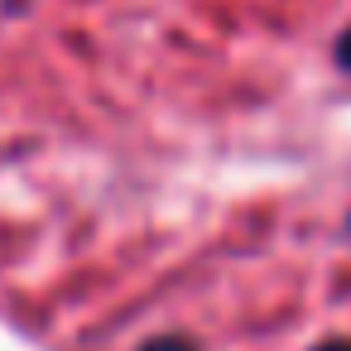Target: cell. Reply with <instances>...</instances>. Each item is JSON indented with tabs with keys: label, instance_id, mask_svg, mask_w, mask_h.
Returning a JSON list of instances; mask_svg holds the SVG:
<instances>
[{
	"label": "cell",
	"instance_id": "cell-1",
	"mask_svg": "<svg viewBox=\"0 0 351 351\" xmlns=\"http://www.w3.org/2000/svg\"><path fill=\"white\" fill-rule=\"evenodd\" d=\"M140 351H202L193 337H183V332H164V337H149Z\"/></svg>",
	"mask_w": 351,
	"mask_h": 351
},
{
	"label": "cell",
	"instance_id": "cell-2",
	"mask_svg": "<svg viewBox=\"0 0 351 351\" xmlns=\"http://www.w3.org/2000/svg\"><path fill=\"white\" fill-rule=\"evenodd\" d=\"M313 351H351V341H322V346H313Z\"/></svg>",
	"mask_w": 351,
	"mask_h": 351
},
{
	"label": "cell",
	"instance_id": "cell-3",
	"mask_svg": "<svg viewBox=\"0 0 351 351\" xmlns=\"http://www.w3.org/2000/svg\"><path fill=\"white\" fill-rule=\"evenodd\" d=\"M341 63L351 68V34H346V44H341Z\"/></svg>",
	"mask_w": 351,
	"mask_h": 351
}]
</instances>
